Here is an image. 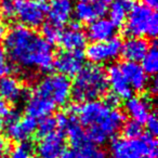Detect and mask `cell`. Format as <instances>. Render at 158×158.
<instances>
[{
	"instance_id": "cell-1",
	"label": "cell",
	"mask_w": 158,
	"mask_h": 158,
	"mask_svg": "<svg viewBox=\"0 0 158 158\" xmlns=\"http://www.w3.org/2000/svg\"><path fill=\"white\" fill-rule=\"evenodd\" d=\"M10 62L24 70L48 72L53 67L54 52L42 36L23 25H14L3 39Z\"/></svg>"
},
{
	"instance_id": "cell-2",
	"label": "cell",
	"mask_w": 158,
	"mask_h": 158,
	"mask_svg": "<svg viewBox=\"0 0 158 158\" xmlns=\"http://www.w3.org/2000/svg\"><path fill=\"white\" fill-rule=\"evenodd\" d=\"M75 112L91 144L106 143L126 123V116L120 110L110 107L104 101L99 100L75 106Z\"/></svg>"
},
{
	"instance_id": "cell-3",
	"label": "cell",
	"mask_w": 158,
	"mask_h": 158,
	"mask_svg": "<svg viewBox=\"0 0 158 158\" xmlns=\"http://www.w3.org/2000/svg\"><path fill=\"white\" fill-rule=\"evenodd\" d=\"M108 90L107 77L103 67L97 64L84 65L74 76L70 98L79 103L99 100Z\"/></svg>"
},
{
	"instance_id": "cell-4",
	"label": "cell",
	"mask_w": 158,
	"mask_h": 158,
	"mask_svg": "<svg viewBox=\"0 0 158 158\" xmlns=\"http://www.w3.org/2000/svg\"><path fill=\"white\" fill-rule=\"evenodd\" d=\"M125 33L130 37L156 38L158 34L156 11L144 5H134L125 22Z\"/></svg>"
},
{
	"instance_id": "cell-5",
	"label": "cell",
	"mask_w": 158,
	"mask_h": 158,
	"mask_svg": "<svg viewBox=\"0 0 158 158\" xmlns=\"http://www.w3.org/2000/svg\"><path fill=\"white\" fill-rule=\"evenodd\" d=\"M33 92L49 100L55 106H64L70 99L72 82L62 74H50L39 80Z\"/></svg>"
},
{
	"instance_id": "cell-6",
	"label": "cell",
	"mask_w": 158,
	"mask_h": 158,
	"mask_svg": "<svg viewBox=\"0 0 158 158\" xmlns=\"http://www.w3.org/2000/svg\"><path fill=\"white\" fill-rule=\"evenodd\" d=\"M55 119L57 127L61 128V131L64 133L65 138H67L73 148L79 149L90 144L86 131L76 116L75 106L70 107L68 112L59 114Z\"/></svg>"
},
{
	"instance_id": "cell-7",
	"label": "cell",
	"mask_w": 158,
	"mask_h": 158,
	"mask_svg": "<svg viewBox=\"0 0 158 158\" xmlns=\"http://www.w3.org/2000/svg\"><path fill=\"white\" fill-rule=\"evenodd\" d=\"M48 5L44 0H16V14L20 25L36 28L44 23Z\"/></svg>"
},
{
	"instance_id": "cell-8",
	"label": "cell",
	"mask_w": 158,
	"mask_h": 158,
	"mask_svg": "<svg viewBox=\"0 0 158 158\" xmlns=\"http://www.w3.org/2000/svg\"><path fill=\"white\" fill-rule=\"evenodd\" d=\"M7 120V135L9 139L15 142H27L37 129V119L31 116L20 117L18 113L12 110L8 117Z\"/></svg>"
},
{
	"instance_id": "cell-9",
	"label": "cell",
	"mask_w": 158,
	"mask_h": 158,
	"mask_svg": "<svg viewBox=\"0 0 158 158\" xmlns=\"http://www.w3.org/2000/svg\"><path fill=\"white\" fill-rule=\"evenodd\" d=\"M121 41L114 37L101 42H92L86 48V57L92 64L101 65L116 60L120 55Z\"/></svg>"
},
{
	"instance_id": "cell-10",
	"label": "cell",
	"mask_w": 158,
	"mask_h": 158,
	"mask_svg": "<svg viewBox=\"0 0 158 158\" xmlns=\"http://www.w3.org/2000/svg\"><path fill=\"white\" fill-rule=\"evenodd\" d=\"M85 65V54L82 51L63 50L54 56L53 66L66 77H74Z\"/></svg>"
},
{
	"instance_id": "cell-11",
	"label": "cell",
	"mask_w": 158,
	"mask_h": 158,
	"mask_svg": "<svg viewBox=\"0 0 158 158\" xmlns=\"http://www.w3.org/2000/svg\"><path fill=\"white\" fill-rule=\"evenodd\" d=\"M110 158H144V144L142 138H117L110 146Z\"/></svg>"
},
{
	"instance_id": "cell-12",
	"label": "cell",
	"mask_w": 158,
	"mask_h": 158,
	"mask_svg": "<svg viewBox=\"0 0 158 158\" xmlns=\"http://www.w3.org/2000/svg\"><path fill=\"white\" fill-rule=\"evenodd\" d=\"M66 149V138L63 132L55 130L40 138L37 144V154L40 158H59Z\"/></svg>"
},
{
	"instance_id": "cell-13",
	"label": "cell",
	"mask_w": 158,
	"mask_h": 158,
	"mask_svg": "<svg viewBox=\"0 0 158 158\" xmlns=\"http://www.w3.org/2000/svg\"><path fill=\"white\" fill-rule=\"evenodd\" d=\"M125 78L131 89L136 92H142L148 86V75L144 72L142 66L135 62H127L123 63L120 66Z\"/></svg>"
},
{
	"instance_id": "cell-14",
	"label": "cell",
	"mask_w": 158,
	"mask_h": 158,
	"mask_svg": "<svg viewBox=\"0 0 158 158\" xmlns=\"http://www.w3.org/2000/svg\"><path fill=\"white\" fill-rule=\"evenodd\" d=\"M74 13L73 0H52L48 6L49 22L55 26L62 28L72 19Z\"/></svg>"
},
{
	"instance_id": "cell-15",
	"label": "cell",
	"mask_w": 158,
	"mask_h": 158,
	"mask_svg": "<svg viewBox=\"0 0 158 158\" xmlns=\"http://www.w3.org/2000/svg\"><path fill=\"white\" fill-rule=\"evenodd\" d=\"M108 88L112 90V94L116 95L118 99L128 100L132 97L133 90L128 84L120 67L118 65H112L106 72Z\"/></svg>"
},
{
	"instance_id": "cell-16",
	"label": "cell",
	"mask_w": 158,
	"mask_h": 158,
	"mask_svg": "<svg viewBox=\"0 0 158 158\" xmlns=\"http://www.w3.org/2000/svg\"><path fill=\"white\" fill-rule=\"evenodd\" d=\"M86 33L81 29L78 23H72L68 28L63 31L60 36L57 44H61L64 50L69 51H82L87 44Z\"/></svg>"
},
{
	"instance_id": "cell-17",
	"label": "cell",
	"mask_w": 158,
	"mask_h": 158,
	"mask_svg": "<svg viewBox=\"0 0 158 158\" xmlns=\"http://www.w3.org/2000/svg\"><path fill=\"white\" fill-rule=\"evenodd\" d=\"M117 33V27L108 19L100 18L93 22L89 23L87 28V39L92 42L106 41L115 37Z\"/></svg>"
},
{
	"instance_id": "cell-18",
	"label": "cell",
	"mask_w": 158,
	"mask_h": 158,
	"mask_svg": "<svg viewBox=\"0 0 158 158\" xmlns=\"http://www.w3.org/2000/svg\"><path fill=\"white\" fill-rule=\"evenodd\" d=\"M108 5L103 2H84L79 1L74 7V15L81 23H91L100 18H103L107 12Z\"/></svg>"
},
{
	"instance_id": "cell-19",
	"label": "cell",
	"mask_w": 158,
	"mask_h": 158,
	"mask_svg": "<svg viewBox=\"0 0 158 158\" xmlns=\"http://www.w3.org/2000/svg\"><path fill=\"white\" fill-rule=\"evenodd\" d=\"M148 48V42L144 38L130 37L123 44H121L120 54L127 62L139 63L146 54Z\"/></svg>"
},
{
	"instance_id": "cell-20",
	"label": "cell",
	"mask_w": 158,
	"mask_h": 158,
	"mask_svg": "<svg viewBox=\"0 0 158 158\" xmlns=\"http://www.w3.org/2000/svg\"><path fill=\"white\" fill-rule=\"evenodd\" d=\"M25 95V90L20 80L13 76H3L0 79V98L8 103H16Z\"/></svg>"
},
{
	"instance_id": "cell-21",
	"label": "cell",
	"mask_w": 158,
	"mask_h": 158,
	"mask_svg": "<svg viewBox=\"0 0 158 158\" xmlns=\"http://www.w3.org/2000/svg\"><path fill=\"white\" fill-rule=\"evenodd\" d=\"M126 110L132 120L143 123L152 113V102L146 97H131L126 102Z\"/></svg>"
},
{
	"instance_id": "cell-22",
	"label": "cell",
	"mask_w": 158,
	"mask_h": 158,
	"mask_svg": "<svg viewBox=\"0 0 158 158\" xmlns=\"http://www.w3.org/2000/svg\"><path fill=\"white\" fill-rule=\"evenodd\" d=\"M55 107L56 106L52 102L33 92L26 102L25 110L27 116H31L35 119H41L44 117L50 116Z\"/></svg>"
},
{
	"instance_id": "cell-23",
	"label": "cell",
	"mask_w": 158,
	"mask_h": 158,
	"mask_svg": "<svg viewBox=\"0 0 158 158\" xmlns=\"http://www.w3.org/2000/svg\"><path fill=\"white\" fill-rule=\"evenodd\" d=\"M135 5L133 0H112L107 12L110 19L108 20L116 27L125 24L133 6Z\"/></svg>"
},
{
	"instance_id": "cell-24",
	"label": "cell",
	"mask_w": 158,
	"mask_h": 158,
	"mask_svg": "<svg viewBox=\"0 0 158 158\" xmlns=\"http://www.w3.org/2000/svg\"><path fill=\"white\" fill-rule=\"evenodd\" d=\"M142 68L147 75L154 76L158 70V52L157 46L154 42L153 46H149L146 54L142 59Z\"/></svg>"
},
{
	"instance_id": "cell-25",
	"label": "cell",
	"mask_w": 158,
	"mask_h": 158,
	"mask_svg": "<svg viewBox=\"0 0 158 158\" xmlns=\"http://www.w3.org/2000/svg\"><path fill=\"white\" fill-rule=\"evenodd\" d=\"M34 148L28 142H20L14 145L8 153V158H31Z\"/></svg>"
},
{
	"instance_id": "cell-26",
	"label": "cell",
	"mask_w": 158,
	"mask_h": 158,
	"mask_svg": "<svg viewBox=\"0 0 158 158\" xmlns=\"http://www.w3.org/2000/svg\"><path fill=\"white\" fill-rule=\"evenodd\" d=\"M56 128H57V125H56V119H55V117L47 116L40 119L39 123H37L36 132H37V134L40 138H42V136L52 133L53 131L56 130Z\"/></svg>"
},
{
	"instance_id": "cell-27",
	"label": "cell",
	"mask_w": 158,
	"mask_h": 158,
	"mask_svg": "<svg viewBox=\"0 0 158 158\" xmlns=\"http://www.w3.org/2000/svg\"><path fill=\"white\" fill-rule=\"evenodd\" d=\"M61 33H62L61 28L51 24L50 22H47L42 24V37L50 44H57L59 42Z\"/></svg>"
},
{
	"instance_id": "cell-28",
	"label": "cell",
	"mask_w": 158,
	"mask_h": 158,
	"mask_svg": "<svg viewBox=\"0 0 158 158\" xmlns=\"http://www.w3.org/2000/svg\"><path fill=\"white\" fill-rule=\"evenodd\" d=\"M123 132L125 138L128 139H139L143 134V127L142 123H138L135 120H130L123 123Z\"/></svg>"
},
{
	"instance_id": "cell-29",
	"label": "cell",
	"mask_w": 158,
	"mask_h": 158,
	"mask_svg": "<svg viewBox=\"0 0 158 158\" xmlns=\"http://www.w3.org/2000/svg\"><path fill=\"white\" fill-rule=\"evenodd\" d=\"M144 144V158H157V141L152 134L142 135Z\"/></svg>"
},
{
	"instance_id": "cell-30",
	"label": "cell",
	"mask_w": 158,
	"mask_h": 158,
	"mask_svg": "<svg viewBox=\"0 0 158 158\" xmlns=\"http://www.w3.org/2000/svg\"><path fill=\"white\" fill-rule=\"evenodd\" d=\"M16 14V0H0V16L12 20Z\"/></svg>"
},
{
	"instance_id": "cell-31",
	"label": "cell",
	"mask_w": 158,
	"mask_h": 158,
	"mask_svg": "<svg viewBox=\"0 0 158 158\" xmlns=\"http://www.w3.org/2000/svg\"><path fill=\"white\" fill-rule=\"evenodd\" d=\"M79 149H80V152L82 154V158H110L105 152L95 147L91 143Z\"/></svg>"
},
{
	"instance_id": "cell-32",
	"label": "cell",
	"mask_w": 158,
	"mask_h": 158,
	"mask_svg": "<svg viewBox=\"0 0 158 158\" xmlns=\"http://www.w3.org/2000/svg\"><path fill=\"white\" fill-rule=\"evenodd\" d=\"M12 64L10 62L5 48L0 47V77L7 76L11 73Z\"/></svg>"
},
{
	"instance_id": "cell-33",
	"label": "cell",
	"mask_w": 158,
	"mask_h": 158,
	"mask_svg": "<svg viewBox=\"0 0 158 158\" xmlns=\"http://www.w3.org/2000/svg\"><path fill=\"white\" fill-rule=\"evenodd\" d=\"M145 123H146V129L147 131L149 132V134L155 136L158 132V118L154 113H151L149 116L146 118L145 120Z\"/></svg>"
},
{
	"instance_id": "cell-34",
	"label": "cell",
	"mask_w": 158,
	"mask_h": 158,
	"mask_svg": "<svg viewBox=\"0 0 158 158\" xmlns=\"http://www.w3.org/2000/svg\"><path fill=\"white\" fill-rule=\"evenodd\" d=\"M9 151H10L9 142H8L5 136L0 135V158H7Z\"/></svg>"
},
{
	"instance_id": "cell-35",
	"label": "cell",
	"mask_w": 158,
	"mask_h": 158,
	"mask_svg": "<svg viewBox=\"0 0 158 158\" xmlns=\"http://www.w3.org/2000/svg\"><path fill=\"white\" fill-rule=\"evenodd\" d=\"M12 112V110L10 108L8 102H6L5 100H2L0 98V118H7L8 115Z\"/></svg>"
},
{
	"instance_id": "cell-36",
	"label": "cell",
	"mask_w": 158,
	"mask_h": 158,
	"mask_svg": "<svg viewBox=\"0 0 158 158\" xmlns=\"http://www.w3.org/2000/svg\"><path fill=\"white\" fill-rule=\"evenodd\" d=\"M142 5H144L147 8H151V9L155 10L158 6V0H142Z\"/></svg>"
},
{
	"instance_id": "cell-37",
	"label": "cell",
	"mask_w": 158,
	"mask_h": 158,
	"mask_svg": "<svg viewBox=\"0 0 158 158\" xmlns=\"http://www.w3.org/2000/svg\"><path fill=\"white\" fill-rule=\"evenodd\" d=\"M149 87V91H151L152 94L155 95L156 93L158 92V81L157 79H154V80H152L151 82H148V86Z\"/></svg>"
},
{
	"instance_id": "cell-38",
	"label": "cell",
	"mask_w": 158,
	"mask_h": 158,
	"mask_svg": "<svg viewBox=\"0 0 158 158\" xmlns=\"http://www.w3.org/2000/svg\"><path fill=\"white\" fill-rule=\"evenodd\" d=\"M6 34H7V28H6L5 25L0 23V42L3 41V39L6 37Z\"/></svg>"
},
{
	"instance_id": "cell-39",
	"label": "cell",
	"mask_w": 158,
	"mask_h": 158,
	"mask_svg": "<svg viewBox=\"0 0 158 158\" xmlns=\"http://www.w3.org/2000/svg\"><path fill=\"white\" fill-rule=\"evenodd\" d=\"M79 1H84V2H91V3H94V2H103V3H110L112 0H79Z\"/></svg>"
},
{
	"instance_id": "cell-40",
	"label": "cell",
	"mask_w": 158,
	"mask_h": 158,
	"mask_svg": "<svg viewBox=\"0 0 158 158\" xmlns=\"http://www.w3.org/2000/svg\"><path fill=\"white\" fill-rule=\"evenodd\" d=\"M3 126H5V121H3L2 118H0V131L3 129Z\"/></svg>"
}]
</instances>
